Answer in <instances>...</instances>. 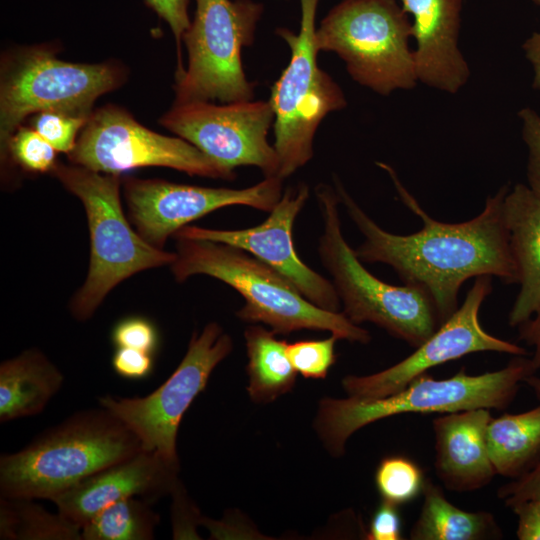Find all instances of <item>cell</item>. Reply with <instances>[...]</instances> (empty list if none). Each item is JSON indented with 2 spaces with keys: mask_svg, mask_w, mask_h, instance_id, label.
<instances>
[{
  "mask_svg": "<svg viewBox=\"0 0 540 540\" xmlns=\"http://www.w3.org/2000/svg\"><path fill=\"white\" fill-rule=\"evenodd\" d=\"M377 165L388 174L403 204L421 219L422 228L408 235L384 230L336 179L339 201L364 237L354 249L362 262L387 264L404 284L425 290L435 305L439 326L457 310L460 287L468 279L489 275L518 284L503 215L506 185L486 198L482 212L473 219L447 223L422 209L390 165Z\"/></svg>",
  "mask_w": 540,
  "mask_h": 540,
  "instance_id": "6da1fadb",
  "label": "cell"
},
{
  "mask_svg": "<svg viewBox=\"0 0 540 540\" xmlns=\"http://www.w3.org/2000/svg\"><path fill=\"white\" fill-rule=\"evenodd\" d=\"M141 451L139 438L108 409L82 410L1 455L0 497L50 500Z\"/></svg>",
  "mask_w": 540,
  "mask_h": 540,
  "instance_id": "7a4b0ae2",
  "label": "cell"
},
{
  "mask_svg": "<svg viewBox=\"0 0 540 540\" xmlns=\"http://www.w3.org/2000/svg\"><path fill=\"white\" fill-rule=\"evenodd\" d=\"M176 259L170 265L178 282L204 274L235 289L244 299L236 316L262 323L280 335L308 329L328 331L350 342L367 344L370 333L342 312L324 310L266 263L246 251L205 239L176 238Z\"/></svg>",
  "mask_w": 540,
  "mask_h": 540,
  "instance_id": "3957f363",
  "label": "cell"
},
{
  "mask_svg": "<svg viewBox=\"0 0 540 540\" xmlns=\"http://www.w3.org/2000/svg\"><path fill=\"white\" fill-rule=\"evenodd\" d=\"M534 373L530 358L525 356H516L506 367L479 375H469L463 368L450 378L436 380L424 373L383 398H324L319 402L314 426L328 452L338 457L357 430L383 418L403 413L503 409L512 402L526 377Z\"/></svg>",
  "mask_w": 540,
  "mask_h": 540,
  "instance_id": "277c9868",
  "label": "cell"
},
{
  "mask_svg": "<svg viewBox=\"0 0 540 540\" xmlns=\"http://www.w3.org/2000/svg\"><path fill=\"white\" fill-rule=\"evenodd\" d=\"M51 173L79 198L87 216L90 265L84 284L69 304L73 317L86 321L120 282L138 272L171 265L176 253L150 245L132 227L121 205L120 175L72 163H57Z\"/></svg>",
  "mask_w": 540,
  "mask_h": 540,
  "instance_id": "5b68a950",
  "label": "cell"
},
{
  "mask_svg": "<svg viewBox=\"0 0 540 540\" xmlns=\"http://www.w3.org/2000/svg\"><path fill=\"white\" fill-rule=\"evenodd\" d=\"M315 193L323 225L318 253L342 312L354 324L370 322L414 348L421 345L439 327L429 294L413 285L388 284L370 273L343 236L336 190L320 184Z\"/></svg>",
  "mask_w": 540,
  "mask_h": 540,
  "instance_id": "8992f818",
  "label": "cell"
},
{
  "mask_svg": "<svg viewBox=\"0 0 540 540\" xmlns=\"http://www.w3.org/2000/svg\"><path fill=\"white\" fill-rule=\"evenodd\" d=\"M411 37L412 23L396 0H343L316 28L315 44L338 54L360 85L389 95L418 82Z\"/></svg>",
  "mask_w": 540,
  "mask_h": 540,
  "instance_id": "52a82bcc",
  "label": "cell"
},
{
  "mask_svg": "<svg viewBox=\"0 0 540 540\" xmlns=\"http://www.w3.org/2000/svg\"><path fill=\"white\" fill-rule=\"evenodd\" d=\"M124 77L115 63L67 62L42 46L5 55L0 73L1 157L28 116L52 110L89 117L96 99L118 88Z\"/></svg>",
  "mask_w": 540,
  "mask_h": 540,
  "instance_id": "ba28073f",
  "label": "cell"
},
{
  "mask_svg": "<svg viewBox=\"0 0 540 540\" xmlns=\"http://www.w3.org/2000/svg\"><path fill=\"white\" fill-rule=\"evenodd\" d=\"M299 32L285 28L276 33L291 50L288 66L272 87L274 149L278 156L277 177L284 179L303 167L313 156L315 132L330 112L346 106L337 83L317 63L315 18L319 0H300Z\"/></svg>",
  "mask_w": 540,
  "mask_h": 540,
  "instance_id": "9c48e42d",
  "label": "cell"
},
{
  "mask_svg": "<svg viewBox=\"0 0 540 540\" xmlns=\"http://www.w3.org/2000/svg\"><path fill=\"white\" fill-rule=\"evenodd\" d=\"M262 12L252 0H196L183 36L188 66L177 74L175 102L252 99L254 84L244 73L241 50L253 43Z\"/></svg>",
  "mask_w": 540,
  "mask_h": 540,
  "instance_id": "30bf717a",
  "label": "cell"
},
{
  "mask_svg": "<svg viewBox=\"0 0 540 540\" xmlns=\"http://www.w3.org/2000/svg\"><path fill=\"white\" fill-rule=\"evenodd\" d=\"M231 337L216 322L194 333L188 349L169 378L144 397L99 398L139 438L143 451L156 452L172 463H180L177 433L183 415L205 389L215 367L232 351Z\"/></svg>",
  "mask_w": 540,
  "mask_h": 540,
  "instance_id": "8fae6325",
  "label": "cell"
},
{
  "mask_svg": "<svg viewBox=\"0 0 540 540\" xmlns=\"http://www.w3.org/2000/svg\"><path fill=\"white\" fill-rule=\"evenodd\" d=\"M72 164L120 175L141 167H168L189 175L231 180L230 171L182 138L158 134L125 109L108 104L91 113L72 151Z\"/></svg>",
  "mask_w": 540,
  "mask_h": 540,
  "instance_id": "7c38bea8",
  "label": "cell"
},
{
  "mask_svg": "<svg viewBox=\"0 0 540 540\" xmlns=\"http://www.w3.org/2000/svg\"><path fill=\"white\" fill-rule=\"evenodd\" d=\"M274 119L269 101H187L175 102L160 123L230 171L255 166L277 177L278 156L267 141Z\"/></svg>",
  "mask_w": 540,
  "mask_h": 540,
  "instance_id": "4fadbf2b",
  "label": "cell"
},
{
  "mask_svg": "<svg viewBox=\"0 0 540 540\" xmlns=\"http://www.w3.org/2000/svg\"><path fill=\"white\" fill-rule=\"evenodd\" d=\"M128 219L150 245L163 249L167 239L188 223L217 209L243 205L270 212L282 196V179L265 177L244 189L178 184L162 179L122 180Z\"/></svg>",
  "mask_w": 540,
  "mask_h": 540,
  "instance_id": "5bb4252c",
  "label": "cell"
},
{
  "mask_svg": "<svg viewBox=\"0 0 540 540\" xmlns=\"http://www.w3.org/2000/svg\"><path fill=\"white\" fill-rule=\"evenodd\" d=\"M492 291V276L475 278L463 304L443 322L415 351L380 372L343 378L342 386L349 397L373 400L394 394L430 368L476 352H499L526 356L524 347L497 338L482 327L479 312Z\"/></svg>",
  "mask_w": 540,
  "mask_h": 540,
  "instance_id": "9a60e30c",
  "label": "cell"
},
{
  "mask_svg": "<svg viewBox=\"0 0 540 540\" xmlns=\"http://www.w3.org/2000/svg\"><path fill=\"white\" fill-rule=\"evenodd\" d=\"M308 198V186L299 183L286 189L269 216L257 226L218 230L186 225L173 237L205 239L240 248L280 273L312 304L339 312L341 301L332 281L307 266L295 249L293 225Z\"/></svg>",
  "mask_w": 540,
  "mask_h": 540,
  "instance_id": "2e32d148",
  "label": "cell"
},
{
  "mask_svg": "<svg viewBox=\"0 0 540 540\" xmlns=\"http://www.w3.org/2000/svg\"><path fill=\"white\" fill-rule=\"evenodd\" d=\"M180 463L167 461L156 452L141 451L106 467L57 494V510L82 525L103 508L119 500L139 497L155 503L171 494L179 481Z\"/></svg>",
  "mask_w": 540,
  "mask_h": 540,
  "instance_id": "e0dca14e",
  "label": "cell"
},
{
  "mask_svg": "<svg viewBox=\"0 0 540 540\" xmlns=\"http://www.w3.org/2000/svg\"><path fill=\"white\" fill-rule=\"evenodd\" d=\"M413 17L414 60L418 81L446 93H457L470 69L458 43L462 0H401Z\"/></svg>",
  "mask_w": 540,
  "mask_h": 540,
  "instance_id": "ac0fdd59",
  "label": "cell"
},
{
  "mask_svg": "<svg viewBox=\"0 0 540 540\" xmlns=\"http://www.w3.org/2000/svg\"><path fill=\"white\" fill-rule=\"evenodd\" d=\"M491 419L486 408L443 413L433 419L435 469L447 489L477 490L496 474L487 446Z\"/></svg>",
  "mask_w": 540,
  "mask_h": 540,
  "instance_id": "d6986e66",
  "label": "cell"
},
{
  "mask_svg": "<svg viewBox=\"0 0 540 540\" xmlns=\"http://www.w3.org/2000/svg\"><path fill=\"white\" fill-rule=\"evenodd\" d=\"M503 215L520 285L508 323L518 327L540 309V196L516 184L504 197Z\"/></svg>",
  "mask_w": 540,
  "mask_h": 540,
  "instance_id": "ffe728a7",
  "label": "cell"
},
{
  "mask_svg": "<svg viewBox=\"0 0 540 540\" xmlns=\"http://www.w3.org/2000/svg\"><path fill=\"white\" fill-rule=\"evenodd\" d=\"M59 368L38 349L0 365V422L40 414L63 385Z\"/></svg>",
  "mask_w": 540,
  "mask_h": 540,
  "instance_id": "44dd1931",
  "label": "cell"
},
{
  "mask_svg": "<svg viewBox=\"0 0 540 540\" xmlns=\"http://www.w3.org/2000/svg\"><path fill=\"white\" fill-rule=\"evenodd\" d=\"M423 504L411 528L412 540H481L501 536L494 516L487 511L462 510L448 501L429 479L422 489Z\"/></svg>",
  "mask_w": 540,
  "mask_h": 540,
  "instance_id": "7402d4cb",
  "label": "cell"
},
{
  "mask_svg": "<svg viewBox=\"0 0 540 540\" xmlns=\"http://www.w3.org/2000/svg\"><path fill=\"white\" fill-rule=\"evenodd\" d=\"M260 325L244 331L249 378L248 394L252 401L268 403L294 387L297 371L287 354V341Z\"/></svg>",
  "mask_w": 540,
  "mask_h": 540,
  "instance_id": "603a6c76",
  "label": "cell"
},
{
  "mask_svg": "<svg viewBox=\"0 0 540 540\" xmlns=\"http://www.w3.org/2000/svg\"><path fill=\"white\" fill-rule=\"evenodd\" d=\"M487 446L496 474L516 478L540 457V406L491 419Z\"/></svg>",
  "mask_w": 540,
  "mask_h": 540,
  "instance_id": "cb8c5ba5",
  "label": "cell"
},
{
  "mask_svg": "<svg viewBox=\"0 0 540 540\" xmlns=\"http://www.w3.org/2000/svg\"><path fill=\"white\" fill-rule=\"evenodd\" d=\"M34 500L0 497V539L82 540L80 525Z\"/></svg>",
  "mask_w": 540,
  "mask_h": 540,
  "instance_id": "d4e9b609",
  "label": "cell"
},
{
  "mask_svg": "<svg viewBox=\"0 0 540 540\" xmlns=\"http://www.w3.org/2000/svg\"><path fill=\"white\" fill-rule=\"evenodd\" d=\"M160 517L152 503L129 497L103 508L81 527L82 540H151Z\"/></svg>",
  "mask_w": 540,
  "mask_h": 540,
  "instance_id": "484cf974",
  "label": "cell"
},
{
  "mask_svg": "<svg viewBox=\"0 0 540 540\" xmlns=\"http://www.w3.org/2000/svg\"><path fill=\"white\" fill-rule=\"evenodd\" d=\"M424 481L419 466L400 455L383 458L375 472V484L382 500L397 506L417 497L422 492Z\"/></svg>",
  "mask_w": 540,
  "mask_h": 540,
  "instance_id": "4316f807",
  "label": "cell"
},
{
  "mask_svg": "<svg viewBox=\"0 0 540 540\" xmlns=\"http://www.w3.org/2000/svg\"><path fill=\"white\" fill-rule=\"evenodd\" d=\"M57 150L30 126L21 125L11 136L5 156L22 169L31 173L52 172L56 163Z\"/></svg>",
  "mask_w": 540,
  "mask_h": 540,
  "instance_id": "83f0119b",
  "label": "cell"
},
{
  "mask_svg": "<svg viewBox=\"0 0 540 540\" xmlns=\"http://www.w3.org/2000/svg\"><path fill=\"white\" fill-rule=\"evenodd\" d=\"M339 338L333 334L325 339L299 340L287 345L288 357L304 378L323 379L336 361L335 345Z\"/></svg>",
  "mask_w": 540,
  "mask_h": 540,
  "instance_id": "f1b7e54d",
  "label": "cell"
},
{
  "mask_svg": "<svg viewBox=\"0 0 540 540\" xmlns=\"http://www.w3.org/2000/svg\"><path fill=\"white\" fill-rule=\"evenodd\" d=\"M89 117L52 110L40 111L31 117L30 127L46 139L57 152L69 154Z\"/></svg>",
  "mask_w": 540,
  "mask_h": 540,
  "instance_id": "f546056e",
  "label": "cell"
},
{
  "mask_svg": "<svg viewBox=\"0 0 540 540\" xmlns=\"http://www.w3.org/2000/svg\"><path fill=\"white\" fill-rule=\"evenodd\" d=\"M117 347H128L153 353L158 345V333L154 325L142 317L121 320L112 331Z\"/></svg>",
  "mask_w": 540,
  "mask_h": 540,
  "instance_id": "4dcf8cb0",
  "label": "cell"
},
{
  "mask_svg": "<svg viewBox=\"0 0 540 540\" xmlns=\"http://www.w3.org/2000/svg\"><path fill=\"white\" fill-rule=\"evenodd\" d=\"M519 118L527 148V185L540 196V115L525 107L520 110Z\"/></svg>",
  "mask_w": 540,
  "mask_h": 540,
  "instance_id": "1f68e13d",
  "label": "cell"
},
{
  "mask_svg": "<svg viewBox=\"0 0 540 540\" xmlns=\"http://www.w3.org/2000/svg\"><path fill=\"white\" fill-rule=\"evenodd\" d=\"M498 497L506 506L528 501H540V458L523 474L498 490Z\"/></svg>",
  "mask_w": 540,
  "mask_h": 540,
  "instance_id": "d6a6232c",
  "label": "cell"
},
{
  "mask_svg": "<svg viewBox=\"0 0 540 540\" xmlns=\"http://www.w3.org/2000/svg\"><path fill=\"white\" fill-rule=\"evenodd\" d=\"M171 522L174 539L190 538L196 536L195 525L198 521V513L194 505L189 501L180 480L172 490Z\"/></svg>",
  "mask_w": 540,
  "mask_h": 540,
  "instance_id": "836d02e7",
  "label": "cell"
},
{
  "mask_svg": "<svg viewBox=\"0 0 540 540\" xmlns=\"http://www.w3.org/2000/svg\"><path fill=\"white\" fill-rule=\"evenodd\" d=\"M112 366L116 374L126 379L139 380L148 377L153 370L152 354L128 347H117Z\"/></svg>",
  "mask_w": 540,
  "mask_h": 540,
  "instance_id": "e575fe53",
  "label": "cell"
},
{
  "mask_svg": "<svg viewBox=\"0 0 540 540\" xmlns=\"http://www.w3.org/2000/svg\"><path fill=\"white\" fill-rule=\"evenodd\" d=\"M397 505L382 500L376 508L366 533L369 540L402 539L401 517Z\"/></svg>",
  "mask_w": 540,
  "mask_h": 540,
  "instance_id": "d590c367",
  "label": "cell"
},
{
  "mask_svg": "<svg viewBox=\"0 0 540 540\" xmlns=\"http://www.w3.org/2000/svg\"><path fill=\"white\" fill-rule=\"evenodd\" d=\"M189 2L190 0H145L146 5L169 25L178 46L191 23L188 15Z\"/></svg>",
  "mask_w": 540,
  "mask_h": 540,
  "instance_id": "8d00e7d4",
  "label": "cell"
},
{
  "mask_svg": "<svg viewBox=\"0 0 540 540\" xmlns=\"http://www.w3.org/2000/svg\"><path fill=\"white\" fill-rule=\"evenodd\" d=\"M518 519L519 540H540V501L528 500L510 507Z\"/></svg>",
  "mask_w": 540,
  "mask_h": 540,
  "instance_id": "74e56055",
  "label": "cell"
},
{
  "mask_svg": "<svg viewBox=\"0 0 540 540\" xmlns=\"http://www.w3.org/2000/svg\"><path fill=\"white\" fill-rule=\"evenodd\" d=\"M518 329L519 339L533 349L530 360L537 373L540 371V309Z\"/></svg>",
  "mask_w": 540,
  "mask_h": 540,
  "instance_id": "f35d334b",
  "label": "cell"
},
{
  "mask_svg": "<svg viewBox=\"0 0 540 540\" xmlns=\"http://www.w3.org/2000/svg\"><path fill=\"white\" fill-rule=\"evenodd\" d=\"M523 51L533 71V88L540 90V30L534 32L523 44Z\"/></svg>",
  "mask_w": 540,
  "mask_h": 540,
  "instance_id": "ab89813d",
  "label": "cell"
},
{
  "mask_svg": "<svg viewBox=\"0 0 540 540\" xmlns=\"http://www.w3.org/2000/svg\"><path fill=\"white\" fill-rule=\"evenodd\" d=\"M524 383H526L534 392L537 399L540 401V376L536 373L526 377Z\"/></svg>",
  "mask_w": 540,
  "mask_h": 540,
  "instance_id": "60d3db41",
  "label": "cell"
},
{
  "mask_svg": "<svg viewBox=\"0 0 540 540\" xmlns=\"http://www.w3.org/2000/svg\"><path fill=\"white\" fill-rule=\"evenodd\" d=\"M536 5L540 7V0H533Z\"/></svg>",
  "mask_w": 540,
  "mask_h": 540,
  "instance_id": "b9f144b4",
  "label": "cell"
}]
</instances>
